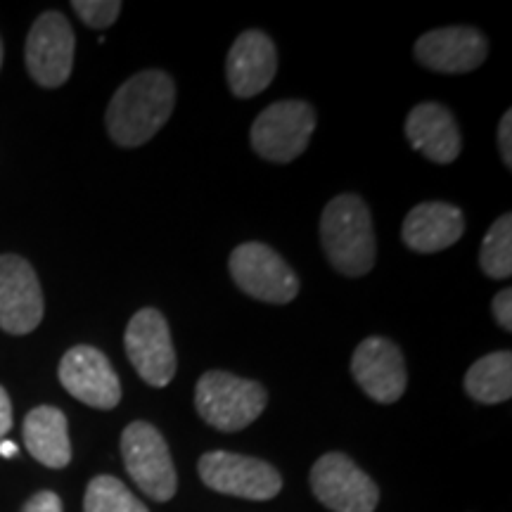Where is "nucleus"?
<instances>
[{"mask_svg": "<svg viewBox=\"0 0 512 512\" xmlns=\"http://www.w3.org/2000/svg\"><path fill=\"white\" fill-rule=\"evenodd\" d=\"M176 105L174 79L162 69L131 76L107 107V131L121 147H140L155 138Z\"/></svg>", "mask_w": 512, "mask_h": 512, "instance_id": "f257e3e1", "label": "nucleus"}, {"mask_svg": "<svg viewBox=\"0 0 512 512\" xmlns=\"http://www.w3.org/2000/svg\"><path fill=\"white\" fill-rule=\"evenodd\" d=\"M320 242L342 275L361 278L375 266V233L368 204L358 195H337L320 216Z\"/></svg>", "mask_w": 512, "mask_h": 512, "instance_id": "f03ea898", "label": "nucleus"}, {"mask_svg": "<svg viewBox=\"0 0 512 512\" xmlns=\"http://www.w3.org/2000/svg\"><path fill=\"white\" fill-rule=\"evenodd\" d=\"M268 394L264 384L209 370L195 387V408L207 425L219 432H240L264 413Z\"/></svg>", "mask_w": 512, "mask_h": 512, "instance_id": "7ed1b4c3", "label": "nucleus"}, {"mask_svg": "<svg viewBox=\"0 0 512 512\" xmlns=\"http://www.w3.org/2000/svg\"><path fill=\"white\" fill-rule=\"evenodd\" d=\"M121 458L138 489L152 501H171L176 494V467L169 446L150 422H131L121 434Z\"/></svg>", "mask_w": 512, "mask_h": 512, "instance_id": "20e7f679", "label": "nucleus"}, {"mask_svg": "<svg viewBox=\"0 0 512 512\" xmlns=\"http://www.w3.org/2000/svg\"><path fill=\"white\" fill-rule=\"evenodd\" d=\"M316 112L304 100H280L266 107L252 124V147L268 162H294L309 147Z\"/></svg>", "mask_w": 512, "mask_h": 512, "instance_id": "39448f33", "label": "nucleus"}, {"mask_svg": "<svg viewBox=\"0 0 512 512\" xmlns=\"http://www.w3.org/2000/svg\"><path fill=\"white\" fill-rule=\"evenodd\" d=\"M230 275L249 297L268 304H290L299 294V280L285 259L264 242H245L230 254Z\"/></svg>", "mask_w": 512, "mask_h": 512, "instance_id": "423d86ee", "label": "nucleus"}, {"mask_svg": "<svg viewBox=\"0 0 512 512\" xmlns=\"http://www.w3.org/2000/svg\"><path fill=\"white\" fill-rule=\"evenodd\" d=\"M197 470L211 491L247 498V501H271L283 489V477L273 465L240 453H204Z\"/></svg>", "mask_w": 512, "mask_h": 512, "instance_id": "0eeeda50", "label": "nucleus"}, {"mask_svg": "<svg viewBox=\"0 0 512 512\" xmlns=\"http://www.w3.org/2000/svg\"><path fill=\"white\" fill-rule=\"evenodd\" d=\"M311 489L332 512H375L380 489L344 453H325L311 467Z\"/></svg>", "mask_w": 512, "mask_h": 512, "instance_id": "6e6552de", "label": "nucleus"}, {"mask_svg": "<svg viewBox=\"0 0 512 512\" xmlns=\"http://www.w3.org/2000/svg\"><path fill=\"white\" fill-rule=\"evenodd\" d=\"M128 361L150 387H166L176 375V349L166 318L157 309H140L124 335Z\"/></svg>", "mask_w": 512, "mask_h": 512, "instance_id": "1a4fd4ad", "label": "nucleus"}, {"mask_svg": "<svg viewBox=\"0 0 512 512\" xmlns=\"http://www.w3.org/2000/svg\"><path fill=\"white\" fill-rule=\"evenodd\" d=\"M74 31L60 12H43L27 36V69L38 86L57 88L74 67Z\"/></svg>", "mask_w": 512, "mask_h": 512, "instance_id": "9d476101", "label": "nucleus"}, {"mask_svg": "<svg viewBox=\"0 0 512 512\" xmlns=\"http://www.w3.org/2000/svg\"><path fill=\"white\" fill-rule=\"evenodd\" d=\"M43 292L36 271L17 254L0 256V330L29 335L43 320Z\"/></svg>", "mask_w": 512, "mask_h": 512, "instance_id": "9b49d317", "label": "nucleus"}, {"mask_svg": "<svg viewBox=\"0 0 512 512\" xmlns=\"http://www.w3.org/2000/svg\"><path fill=\"white\" fill-rule=\"evenodd\" d=\"M57 377L76 401L91 408L112 411L121 401V384L110 358L95 347L81 344V347L69 349L62 356Z\"/></svg>", "mask_w": 512, "mask_h": 512, "instance_id": "f8f14e48", "label": "nucleus"}, {"mask_svg": "<svg viewBox=\"0 0 512 512\" xmlns=\"http://www.w3.org/2000/svg\"><path fill=\"white\" fill-rule=\"evenodd\" d=\"M351 375L377 403H394L406 392L408 373L401 349L387 337H368L351 358Z\"/></svg>", "mask_w": 512, "mask_h": 512, "instance_id": "ddd939ff", "label": "nucleus"}, {"mask_svg": "<svg viewBox=\"0 0 512 512\" xmlns=\"http://www.w3.org/2000/svg\"><path fill=\"white\" fill-rule=\"evenodd\" d=\"M486 55H489V43L472 27L434 29L415 43V60L439 74L475 72Z\"/></svg>", "mask_w": 512, "mask_h": 512, "instance_id": "4468645a", "label": "nucleus"}, {"mask_svg": "<svg viewBox=\"0 0 512 512\" xmlns=\"http://www.w3.org/2000/svg\"><path fill=\"white\" fill-rule=\"evenodd\" d=\"M278 72V53L264 31L249 29L235 38L228 50V86L238 98H254L264 93Z\"/></svg>", "mask_w": 512, "mask_h": 512, "instance_id": "2eb2a0df", "label": "nucleus"}, {"mask_svg": "<svg viewBox=\"0 0 512 512\" xmlns=\"http://www.w3.org/2000/svg\"><path fill=\"white\" fill-rule=\"evenodd\" d=\"M406 138L422 157L434 164L456 162L463 147L456 119L439 102H422L408 114Z\"/></svg>", "mask_w": 512, "mask_h": 512, "instance_id": "dca6fc26", "label": "nucleus"}, {"mask_svg": "<svg viewBox=\"0 0 512 512\" xmlns=\"http://www.w3.org/2000/svg\"><path fill=\"white\" fill-rule=\"evenodd\" d=\"M465 233L463 211L446 202H425L408 211L403 221V245L413 252L434 254L456 245Z\"/></svg>", "mask_w": 512, "mask_h": 512, "instance_id": "f3484780", "label": "nucleus"}, {"mask_svg": "<svg viewBox=\"0 0 512 512\" xmlns=\"http://www.w3.org/2000/svg\"><path fill=\"white\" fill-rule=\"evenodd\" d=\"M24 446L38 463L60 470L72 460L69 425L60 408L38 406L24 418Z\"/></svg>", "mask_w": 512, "mask_h": 512, "instance_id": "a211bd4d", "label": "nucleus"}, {"mask_svg": "<svg viewBox=\"0 0 512 512\" xmlns=\"http://www.w3.org/2000/svg\"><path fill=\"white\" fill-rule=\"evenodd\" d=\"M465 392L479 403H503L512 396V354L494 351L467 370Z\"/></svg>", "mask_w": 512, "mask_h": 512, "instance_id": "6ab92c4d", "label": "nucleus"}, {"mask_svg": "<svg viewBox=\"0 0 512 512\" xmlns=\"http://www.w3.org/2000/svg\"><path fill=\"white\" fill-rule=\"evenodd\" d=\"M479 266L494 280H505L512 275V216L503 214L494 221L482 242Z\"/></svg>", "mask_w": 512, "mask_h": 512, "instance_id": "aec40b11", "label": "nucleus"}, {"mask_svg": "<svg viewBox=\"0 0 512 512\" xmlns=\"http://www.w3.org/2000/svg\"><path fill=\"white\" fill-rule=\"evenodd\" d=\"M83 512H150L117 477L100 475L86 489Z\"/></svg>", "mask_w": 512, "mask_h": 512, "instance_id": "412c9836", "label": "nucleus"}, {"mask_svg": "<svg viewBox=\"0 0 512 512\" xmlns=\"http://www.w3.org/2000/svg\"><path fill=\"white\" fill-rule=\"evenodd\" d=\"M72 8L88 27L107 29L117 22L121 3L119 0H74Z\"/></svg>", "mask_w": 512, "mask_h": 512, "instance_id": "4be33fe9", "label": "nucleus"}, {"mask_svg": "<svg viewBox=\"0 0 512 512\" xmlns=\"http://www.w3.org/2000/svg\"><path fill=\"white\" fill-rule=\"evenodd\" d=\"M491 309H494L496 323L501 325L503 330H512V290L510 287H505V290L496 294Z\"/></svg>", "mask_w": 512, "mask_h": 512, "instance_id": "5701e85b", "label": "nucleus"}, {"mask_svg": "<svg viewBox=\"0 0 512 512\" xmlns=\"http://www.w3.org/2000/svg\"><path fill=\"white\" fill-rule=\"evenodd\" d=\"M22 512H62V501L53 491H38L24 503Z\"/></svg>", "mask_w": 512, "mask_h": 512, "instance_id": "b1692460", "label": "nucleus"}, {"mask_svg": "<svg viewBox=\"0 0 512 512\" xmlns=\"http://www.w3.org/2000/svg\"><path fill=\"white\" fill-rule=\"evenodd\" d=\"M498 150H501V157L505 166H512V112L508 110L503 114L501 124H498Z\"/></svg>", "mask_w": 512, "mask_h": 512, "instance_id": "393cba45", "label": "nucleus"}, {"mask_svg": "<svg viewBox=\"0 0 512 512\" xmlns=\"http://www.w3.org/2000/svg\"><path fill=\"white\" fill-rule=\"evenodd\" d=\"M12 430V403L10 396L0 387V441L5 439V434Z\"/></svg>", "mask_w": 512, "mask_h": 512, "instance_id": "a878e982", "label": "nucleus"}, {"mask_svg": "<svg viewBox=\"0 0 512 512\" xmlns=\"http://www.w3.org/2000/svg\"><path fill=\"white\" fill-rule=\"evenodd\" d=\"M0 456L3 458H15L17 456V446L12 441H0Z\"/></svg>", "mask_w": 512, "mask_h": 512, "instance_id": "bb28decb", "label": "nucleus"}, {"mask_svg": "<svg viewBox=\"0 0 512 512\" xmlns=\"http://www.w3.org/2000/svg\"><path fill=\"white\" fill-rule=\"evenodd\" d=\"M0 67H3V41H0Z\"/></svg>", "mask_w": 512, "mask_h": 512, "instance_id": "cd10ccee", "label": "nucleus"}]
</instances>
